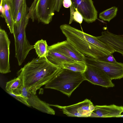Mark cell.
<instances>
[{
    "instance_id": "obj_4",
    "label": "cell",
    "mask_w": 123,
    "mask_h": 123,
    "mask_svg": "<svg viewBox=\"0 0 123 123\" xmlns=\"http://www.w3.org/2000/svg\"><path fill=\"white\" fill-rule=\"evenodd\" d=\"M28 12L22 16L19 22L14 24L13 34L15 46V57L18 65H22L29 52L34 49L27 38L25 30L29 18Z\"/></svg>"
},
{
    "instance_id": "obj_7",
    "label": "cell",
    "mask_w": 123,
    "mask_h": 123,
    "mask_svg": "<svg viewBox=\"0 0 123 123\" xmlns=\"http://www.w3.org/2000/svg\"><path fill=\"white\" fill-rule=\"evenodd\" d=\"M49 105L50 106L60 109L63 113L69 117H90L95 107L91 101L87 99L76 104L68 106L49 104Z\"/></svg>"
},
{
    "instance_id": "obj_30",
    "label": "cell",
    "mask_w": 123,
    "mask_h": 123,
    "mask_svg": "<svg viewBox=\"0 0 123 123\" xmlns=\"http://www.w3.org/2000/svg\"><path fill=\"white\" fill-rule=\"evenodd\" d=\"M0 11L1 13V16L2 18H4L5 19L6 18V16L5 9L2 4L0 5Z\"/></svg>"
},
{
    "instance_id": "obj_5",
    "label": "cell",
    "mask_w": 123,
    "mask_h": 123,
    "mask_svg": "<svg viewBox=\"0 0 123 123\" xmlns=\"http://www.w3.org/2000/svg\"><path fill=\"white\" fill-rule=\"evenodd\" d=\"M56 2V0H34L28 8V17L32 22L37 20L49 24L54 14Z\"/></svg>"
},
{
    "instance_id": "obj_11",
    "label": "cell",
    "mask_w": 123,
    "mask_h": 123,
    "mask_svg": "<svg viewBox=\"0 0 123 123\" xmlns=\"http://www.w3.org/2000/svg\"><path fill=\"white\" fill-rule=\"evenodd\" d=\"M74 9L77 8L84 21L92 23L97 19L98 12L92 0H71Z\"/></svg>"
},
{
    "instance_id": "obj_18",
    "label": "cell",
    "mask_w": 123,
    "mask_h": 123,
    "mask_svg": "<svg viewBox=\"0 0 123 123\" xmlns=\"http://www.w3.org/2000/svg\"><path fill=\"white\" fill-rule=\"evenodd\" d=\"M21 78L19 76L7 82L6 89L8 92L15 95H21L23 87Z\"/></svg>"
},
{
    "instance_id": "obj_24",
    "label": "cell",
    "mask_w": 123,
    "mask_h": 123,
    "mask_svg": "<svg viewBox=\"0 0 123 123\" xmlns=\"http://www.w3.org/2000/svg\"><path fill=\"white\" fill-rule=\"evenodd\" d=\"M96 59L100 61L108 63H114L117 62L112 54L100 57Z\"/></svg>"
},
{
    "instance_id": "obj_29",
    "label": "cell",
    "mask_w": 123,
    "mask_h": 123,
    "mask_svg": "<svg viewBox=\"0 0 123 123\" xmlns=\"http://www.w3.org/2000/svg\"><path fill=\"white\" fill-rule=\"evenodd\" d=\"M63 6L65 8H68L72 5L71 0H63Z\"/></svg>"
},
{
    "instance_id": "obj_17",
    "label": "cell",
    "mask_w": 123,
    "mask_h": 123,
    "mask_svg": "<svg viewBox=\"0 0 123 123\" xmlns=\"http://www.w3.org/2000/svg\"><path fill=\"white\" fill-rule=\"evenodd\" d=\"M46 58L52 63L62 68L64 63L75 61L61 53L48 49Z\"/></svg>"
},
{
    "instance_id": "obj_14",
    "label": "cell",
    "mask_w": 123,
    "mask_h": 123,
    "mask_svg": "<svg viewBox=\"0 0 123 123\" xmlns=\"http://www.w3.org/2000/svg\"><path fill=\"white\" fill-rule=\"evenodd\" d=\"M101 42L109 46L123 56V35H117L108 31H102L101 35L96 37Z\"/></svg>"
},
{
    "instance_id": "obj_25",
    "label": "cell",
    "mask_w": 123,
    "mask_h": 123,
    "mask_svg": "<svg viewBox=\"0 0 123 123\" xmlns=\"http://www.w3.org/2000/svg\"><path fill=\"white\" fill-rule=\"evenodd\" d=\"M74 9L75 11L73 15V20L75 22L81 24L82 23L83 19L82 16L77 8H75Z\"/></svg>"
},
{
    "instance_id": "obj_21",
    "label": "cell",
    "mask_w": 123,
    "mask_h": 123,
    "mask_svg": "<svg viewBox=\"0 0 123 123\" xmlns=\"http://www.w3.org/2000/svg\"><path fill=\"white\" fill-rule=\"evenodd\" d=\"M118 11L117 7L114 6L106 9L99 14L100 18L105 21L109 22L116 15Z\"/></svg>"
},
{
    "instance_id": "obj_20",
    "label": "cell",
    "mask_w": 123,
    "mask_h": 123,
    "mask_svg": "<svg viewBox=\"0 0 123 123\" xmlns=\"http://www.w3.org/2000/svg\"><path fill=\"white\" fill-rule=\"evenodd\" d=\"M46 40L41 39L37 41L33 45L34 49L39 58H46L48 53V47Z\"/></svg>"
},
{
    "instance_id": "obj_12",
    "label": "cell",
    "mask_w": 123,
    "mask_h": 123,
    "mask_svg": "<svg viewBox=\"0 0 123 123\" xmlns=\"http://www.w3.org/2000/svg\"><path fill=\"white\" fill-rule=\"evenodd\" d=\"M21 95L26 99L30 106L43 112L54 115L55 111L51 108L49 104L40 99L35 94L28 91L23 87Z\"/></svg>"
},
{
    "instance_id": "obj_13",
    "label": "cell",
    "mask_w": 123,
    "mask_h": 123,
    "mask_svg": "<svg viewBox=\"0 0 123 123\" xmlns=\"http://www.w3.org/2000/svg\"><path fill=\"white\" fill-rule=\"evenodd\" d=\"M123 112V106L113 104L109 105H96L90 117H117Z\"/></svg>"
},
{
    "instance_id": "obj_6",
    "label": "cell",
    "mask_w": 123,
    "mask_h": 123,
    "mask_svg": "<svg viewBox=\"0 0 123 123\" xmlns=\"http://www.w3.org/2000/svg\"><path fill=\"white\" fill-rule=\"evenodd\" d=\"M85 62L86 64L95 67L102 70L112 80L123 78V63L106 62L86 56Z\"/></svg>"
},
{
    "instance_id": "obj_19",
    "label": "cell",
    "mask_w": 123,
    "mask_h": 123,
    "mask_svg": "<svg viewBox=\"0 0 123 123\" xmlns=\"http://www.w3.org/2000/svg\"><path fill=\"white\" fill-rule=\"evenodd\" d=\"M63 68L77 72L84 73L86 70L87 64L85 62L74 61L67 62L63 64Z\"/></svg>"
},
{
    "instance_id": "obj_26",
    "label": "cell",
    "mask_w": 123,
    "mask_h": 123,
    "mask_svg": "<svg viewBox=\"0 0 123 123\" xmlns=\"http://www.w3.org/2000/svg\"><path fill=\"white\" fill-rule=\"evenodd\" d=\"M9 93L17 100L28 106H30L25 98L21 95H15L9 92Z\"/></svg>"
},
{
    "instance_id": "obj_1",
    "label": "cell",
    "mask_w": 123,
    "mask_h": 123,
    "mask_svg": "<svg viewBox=\"0 0 123 123\" xmlns=\"http://www.w3.org/2000/svg\"><path fill=\"white\" fill-rule=\"evenodd\" d=\"M62 68L50 62L46 58L33 59L21 68L17 73L24 87L36 94L37 91L53 78Z\"/></svg>"
},
{
    "instance_id": "obj_32",
    "label": "cell",
    "mask_w": 123,
    "mask_h": 123,
    "mask_svg": "<svg viewBox=\"0 0 123 123\" xmlns=\"http://www.w3.org/2000/svg\"><path fill=\"white\" fill-rule=\"evenodd\" d=\"M3 0H0V5L2 4Z\"/></svg>"
},
{
    "instance_id": "obj_3",
    "label": "cell",
    "mask_w": 123,
    "mask_h": 123,
    "mask_svg": "<svg viewBox=\"0 0 123 123\" xmlns=\"http://www.w3.org/2000/svg\"><path fill=\"white\" fill-rule=\"evenodd\" d=\"M69 25H61L60 28L67 40L86 56L97 59L112 54L104 51L74 33Z\"/></svg>"
},
{
    "instance_id": "obj_16",
    "label": "cell",
    "mask_w": 123,
    "mask_h": 123,
    "mask_svg": "<svg viewBox=\"0 0 123 123\" xmlns=\"http://www.w3.org/2000/svg\"><path fill=\"white\" fill-rule=\"evenodd\" d=\"M2 4L5 9L6 16L5 19L6 22L11 33L13 34L14 22L13 16V7L12 2L11 0H3Z\"/></svg>"
},
{
    "instance_id": "obj_23",
    "label": "cell",
    "mask_w": 123,
    "mask_h": 123,
    "mask_svg": "<svg viewBox=\"0 0 123 123\" xmlns=\"http://www.w3.org/2000/svg\"><path fill=\"white\" fill-rule=\"evenodd\" d=\"M13 7V16L14 20L16 19L20 7L25 0H11Z\"/></svg>"
},
{
    "instance_id": "obj_8",
    "label": "cell",
    "mask_w": 123,
    "mask_h": 123,
    "mask_svg": "<svg viewBox=\"0 0 123 123\" xmlns=\"http://www.w3.org/2000/svg\"><path fill=\"white\" fill-rule=\"evenodd\" d=\"M85 80L94 85L108 88L112 87L115 84L104 72L95 67L87 64V67L83 73Z\"/></svg>"
},
{
    "instance_id": "obj_10",
    "label": "cell",
    "mask_w": 123,
    "mask_h": 123,
    "mask_svg": "<svg viewBox=\"0 0 123 123\" xmlns=\"http://www.w3.org/2000/svg\"><path fill=\"white\" fill-rule=\"evenodd\" d=\"M48 49L61 53L74 61L85 62V56L67 40L49 46Z\"/></svg>"
},
{
    "instance_id": "obj_15",
    "label": "cell",
    "mask_w": 123,
    "mask_h": 123,
    "mask_svg": "<svg viewBox=\"0 0 123 123\" xmlns=\"http://www.w3.org/2000/svg\"><path fill=\"white\" fill-rule=\"evenodd\" d=\"M70 27L71 30L76 34L84 38L89 42L101 49L112 54L115 52L111 47L100 41L96 37L85 33L71 26Z\"/></svg>"
},
{
    "instance_id": "obj_28",
    "label": "cell",
    "mask_w": 123,
    "mask_h": 123,
    "mask_svg": "<svg viewBox=\"0 0 123 123\" xmlns=\"http://www.w3.org/2000/svg\"><path fill=\"white\" fill-rule=\"evenodd\" d=\"M75 11V10L72 4V5L70 7V18L69 23V24H71L73 20V15L75 11Z\"/></svg>"
},
{
    "instance_id": "obj_9",
    "label": "cell",
    "mask_w": 123,
    "mask_h": 123,
    "mask_svg": "<svg viewBox=\"0 0 123 123\" xmlns=\"http://www.w3.org/2000/svg\"><path fill=\"white\" fill-rule=\"evenodd\" d=\"M11 42L6 31L0 29V72L6 74L10 72L9 62Z\"/></svg>"
},
{
    "instance_id": "obj_2",
    "label": "cell",
    "mask_w": 123,
    "mask_h": 123,
    "mask_svg": "<svg viewBox=\"0 0 123 123\" xmlns=\"http://www.w3.org/2000/svg\"><path fill=\"white\" fill-rule=\"evenodd\" d=\"M84 80L83 73L62 68L45 85L44 88L57 90L70 97L73 92Z\"/></svg>"
},
{
    "instance_id": "obj_27",
    "label": "cell",
    "mask_w": 123,
    "mask_h": 123,
    "mask_svg": "<svg viewBox=\"0 0 123 123\" xmlns=\"http://www.w3.org/2000/svg\"><path fill=\"white\" fill-rule=\"evenodd\" d=\"M63 0H56L55 11L59 12L63 4Z\"/></svg>"
},
{
    "instance_id": "obj_22",
    "label": "cell",
    "mask_w": 123,
    "mask_h": 123,
    "mask_svg": "<svg viewBox=\"0 0 123 123\" xmlns=\"http://www.w3.org/2000/svg\"><path fill=\"white\" fill-rule=\"evenodd\" d=\"M27 12L28 8L25 0L20 7L17 17L14 21V24L19 23L23 16Z\"/></svg>"
},
{
    "instance_id": "obj_31",
    "label": "cell",
    "mask_w": 123,
    "mask_h": 123,
    "mask_svg": "<svg viewBox=\"0 0 123 123\" xmlns=\"http://www.w3.org/2000/svg\"><path fill=\"white\" fill-rule=\"evenodd\" d=\"M117 117H123V115H121L120 116Z\"/></svg>"
}]
</instances>
